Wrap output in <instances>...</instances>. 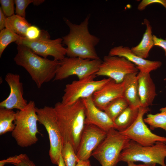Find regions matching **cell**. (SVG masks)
Masks as SVG:
<instances>
[{"mask_svg":"<svg viewBox=\"0 0 166 166\" xmlns=\"http://www.w3.org/2000/svg\"><path fill=\"white\" fill-rule=\"evenodd\" d=\"M139 70L134 64L123 57L105 56L98 71L95 74L97 76H105L117 83L123 82L127 75L138 73Z\"/></svg>","mask_w":166,"mask_h":166,"instance_id":"obj_11","label":"cell"},{"mask_svg":"<svg viewBox=\"0 0 166 166\" xmlns=\"http://www.w3.org/2000/svg\"><path fill=\"white\" fill-rule=\"evenodd\" d=\"M154 3L162 5L166 10V0H143L138 5L137 9L142 10L145 9L148 5Z\"/></svg>","mask_w":166,"mask_h":166,"instance_id":"obj_32","label":"cell"},{"mask_svg":"<svg viewBox=\"0 0 166 166\" xmlns=\"http://www.w3.org/2000/svg\"><path fill=\"white\" fill-rule=\"evenodd\" d=\"M139 108L127 107L114 121L115 129L121 132L130 126L137 118Z\"/></svg>","mask_w":166,"mask_h":166,"instance_id":"obj_21","label":"cell"},{"mask_svg":"<svg viewBox=\"0 0 166 166\" xmlns=\"http://www.w3.org/2000/svg\"><path fill=\"white\" fill-rule=\"evenodd\" d=\"M36 108L34 102L30 101L24 109L16 112L15 127L11 135L18 145L21 147L30 146L38 140L37 135L39 132Z\"/></svg>","mask_w":166,"mask_h":166,"instance_id":"obj_4","label":"cell"},{"mask_svg":"<svg viewBox=\"0 0 166 166\" xmlns=\"http://www.w3.org/2000/svg\"><path fill=\"white\" fill-rule=\"evenodd\" d=\"M144 23L146 26V30L143 38L138 45L131 48L132 52L136 55L145 59L149 56V52L154 46L152 27L149 21L145 18Z\"/></svg>","mask_w":166,"mask_h":166,"instance_id":"obj_20","label":"cell"},{"mask_svg":"<svg viewBox=\"0 0 166 166\" xmlns=\"http://www.w3.org/2000/svg\"><path fill=\"white\" fill-rule=\"evenodd\" d=\"M0 7L6 17H9L14 15V0H0Z\"/></svg>","mask_w":166,"mask_h":166,"instance_id":"obj_30","label":"cell"},{"mask_svg":"<svg viewBox=\"0 0 166 166\" xmlns=\"http://www.w3.org/2000/svg\"><path fill=\"white\" fill-rule=\"evenodd\" d=\"M36 112L38 122L44 126L48 133L50 143L49 153L51 162L58 165L63 144L54 108L49 106L37 107Z\"/></svg>","mask_w":166,"mask_h":166,"instance_id":"obj_7","label":"cell"},{"mask_svg":"<svg viewBox=\"0 0 166 166\" xmlns=\"http://www.w3.org/2000/svg\"><path fill=\"white\" fill-rule=\"evenodd\" d=\"M124 86L123 82L117 83L111 79L92 96L95 105L104 111L107 105L111 101L118 97L123 96Z\"/></svg>","mask_w":166,"mask_h":166,"instance_id":"obj_16","label":"cell"},{"mask_svg":"<svg viewBox=\"0 0 166 166\" xmlns=\"http://www.w3.org/2000/svg\"><path fill=\"white\" fill-rule=\"evenodd\" d=\"M137 77L141 107H148L157 95L155 85L149 73L139 72Z\"/></svg>","mask_w":166,"mask_h":166,"instance_id":"obj_18","label":"cell"},{"mask_svg":"<svg viewBox=\"0 0 166 166\" xmlns=\"http://www.w3.org/2000/svg\"><path fill=\"white\" fill-rule=\"evenodd\" d=\"M61 153L65 166H76L79 160L71 144L69 142L64 144Z\"/></svg>","mask_w":166,"mask_h":166,"instance_id":"obj_27","label":"cell"},{"mask_svg":"<svg viewBox=\"0 0 166 166\" xmlns=\"http://www.w3.org/2000/svg\"><path fill=\"white\" fill-rule=\"evenodd\" d=\"M16 112L12 109L0 108V135L12 132L15 127L13 123L15 120Z\"/></svg>","mask_w":166,"mask_h":166,"instance_id":"obj_23","label":"cell"},{"mask_svg":"<svg viewBox=\"0 0 166 166\" xmlns=\"http://www.w3.org/2000/svg\"><path fill=\"white\" fill-rule=\"evenodd\" d=\"M156 164L155 163H144L137 165V166H156Z\"/></svg>","mask_w":166,"mask_h":166,"instance_id":"obj_38","label":"cell"},{"mask_svg":"<svg viewBox=\"0 0 166 166\" xmlns=\"http://www.w3.org/2000/svg\"><path fill=\"white\" fill-rule=\"evenodd\" d=\"M102 61L100 59L91 60L65 57L59 61L53 80H61L72 75L76 76L78 79H81L95 74Z\"/></svg>","mask_w":166,"mask_h":166,"instance_id":"obj_8","label":"cell"},{"mask_svg":"<svg viewBox=\"0 0 166 166\" xmlns=\"http://www.w3.org/2000/svg\"><path fill=\"white\" fill-rule=\"evenodd\" d=\"M5 80L9 86L10 91L6 98L0 103V107L9 109H24L28 103L23 97V84L20 81V76L18 74L8 73Z\"/></svg>","mask_w":166,"mask_h":166,"instance_id":"obj_14","label":"cell"},{"mask_svg":"<svg viewBox=\"0 0 166 166\" xmlns=\"http://www.w3.org/2000/svg\"><path fill=\"white\" fill-rule=\"evenodd\" d=\"M160 112L156 114H149L144 119L145 123L150 126L151 129L160 128L166 132V105L160 109Z\"/></svg>","mask_w":166,"mask_h":166,"instance_id":"obj_25","label":"cell"},{"mask_svg":"<svg viewBox=\"0 0 166 166\" xmlns=\"http://www.w3.org/2000/svg\"><path fill=\"white\" fill-rule=\"evenodd\" d=\"M109 55L112 56L123 57L135 65L140 72L149 73L159 68L162 62L158 61H150L142 58L136 55L127 46L119 45L111 49Z\"/></svg>","mask_w":166,"mask_h":166,"instance_id":"obj_17","label":"cell"},{"mask_svg":"<svg viewBox=\"0 0 166 166\" xmlns=\"http://www.w3.org/2000/svg\"><path fill=\"white\" fill-rule=\"evenodd\" d=\"M30 26L25 18L14 14L6 18L5 28L25 38L27 29Z\"/></svg>","mask_w":166,"mask_h":166,"instance_id":"obj_22","label":"cell"},{"mask_svg":"<svg viewBox=\"0 0 166 166\" xmlns=\"http://www.w3.org/2000/svg\"><path fill=\"white\" fill-rule=\"evenodd\" d=\"M76 166H91L90 161L89 160H79Z\"/></svg>","mask_w":166,"mask_h":166,"instance_id":"obj_35","label":"cell"},{"mask_svg":"<svg viewBox=\"0 0 166 166\" xmlns=\"http://www.w3.org/2000/svg\"><path fill=\"white\" fill-rule=\"evenodd\" d=\"M89 15L87 16L79 24L65 19L69 32L62 38V42L66 46V55L68 57L91 60L100 59L95 49L100 39L89 31Z\"/></svg>","mask_w":166,"mask_h":166,"instance_id":"obj_2","label":"cell"},{"mask_svg":"<svg viewBox=\"0 0 166 166\" xmlns=\"http://www.w3.org/2000/svg\"><path fill=\"white\" fill-rule=\"evenodd\" d=\"M128 166H137V165L135 164L134 162H129L127 163Z\"/></svg>","mask_w":166,"mask_h":166,"instance_id":"obj_39","label":"cell"},{"mask_svg":"<svg viewBox=\"0 0 166 166\" xmlns=\"http://www.w3.org/2000/svg\"><path fill=\"white\" fill-rule=\"evenodd\" d=\"M107 132L93 124H85L76 155L79 160H89L93 152L106 136Z\"/></svg>","mask_w":166,"mask_h":166,"instance_id":"obj_13","label":"cell"},{"mask_svg":"<svg viewBox=\"0 0 166 166\" xmlns=\"http://www.w3.org/2000/svg\"><path fill=\"white\" fill-rule=\"evenodd\" d=\"M137 74L134 73L127 75L123 81V97L127 101L129 106L132 108L141 107L139 94Z\"/></svg>","mask_w":166,"mask_h":166,"instance_id":"obj_19","label":"cell"},{"mask_svg":"<svg viewBox=\"0 0 166 166\" xmlns=\"http://www.w3.org/2000/svg\"><path fill=\"white\" fill-rule=\"evenodd\" d=\"M7 164H12L15 166H36L25 154L10 157L0 161V166H4Z\"/></svg>","mask_w":166,"mask_h":166,"instance_id":"obj_28","label":"cell"},{"mask_svg":"<svg viewBox=\"0 0 166 166\" xmlns=\"http://www.w3.org/2000/svg\"><path fill=\"white\" fill-rule=\"evenodd\" d=\"M34 0H15L16 14L25 18L26 10L28 6L33 3Z\"/></svg>","mask_w":166,"mask_h":166,"instance_id":"obj_29","label":"cell"},{"mask_svg":"<svg viewBox=\"0 0 166 166\" xmlns=\"http://www.w3.org/2000/svg\"><path fill=\"white\" fill-rule=\"evenodd\" d=\"M153 40L154 45L159 46L163 49L165 52V55L166 57V38L163 39L158 38L156 35H153Z\"/></svg>","mask_w":166,"mask_h":166,"instance_id":"obj_33","label":"cell"},{"mask_svg":"<svg viewBox=\"0 0 166 166\" xmlns=\"http://www.w3.org/2000/svg\"><path fill=\"white\" fill-rule=\"evenodd\" d=\"M41 33L42 30L38 27L31 25L27 29L25 38L30 40H35L39 38Z\"/></svg>","mask_w":166,"mask_h":166,"instance_id":"obj_31","label":"cell"},{"mask_svg":"<svg viewBox=\"0 0 166 166\" xmlns=\"http://www.w3.org/2000/svg\"><path fill=\"white\" fill-rule=\"evenodd\" d=\"M128 106L127 101L122 96L111 101L107 105L104 111L114 122L116 118Z\"/></svg>","mask_w":166,"mask_h":166,"instance_id":"obj_24","label":"cell"},{"mask_svg":"<svg viewBox=\"0 0 166 166\" xmlns=\"http://www.w3.org/2000/svg\"><path fill=\"white\" fill-rule=\"evenodd\" d=\"M130 140L115 129L112 128L107 132L106 136L92 156L101 166H116L121 152Z\"/></svg>","mask_w":166,"mask_h":166,"instance_id":"obj_6","label":"cell"},{"mask_svg":"<svg viewBox=\"0 0 166 166\" xmlns=\"http://www.w3.org/2000/svg\"><path fill=\"white\" fill-rule=\"evenodd\" d=\"M149 110L148 107H140L138 115L135 121L127 128L119 132L143 146H152L158 142L166 144V137L153 133L145 124L143 117Z\"/></svg>","mask_w":166,"mask_h":166,"instance_id":"obj_12","label":"cell"},{"mask_svg":"<svg viewBox=\"0 0 166 166\" xmlns=\"http://www.w3.org/2000/svg\"><path fill=\"white\" fill-rule=\"evenodd\" d=\"M61 38L51 39L48 32L42 30L41 35L38 39L30 40L23 38L15 43L28 47L34 53L43 57L47 58L48 56H51L54 59L60 61L65 57L66 53Z\"/></svg>","mask_w":166,"mask_h":166,"instance_id":"obj_9","label":"cell"},{"mask_svg":"<svg viewBox=\"0 0 166 166\" xmlns=\"http://www.w3.org/2000/svg\"><path fill=\"white\" fill-rule=\"evenodd\" d=\"M53 108L63 144L69 142L77 153L85 126V108L81 99L70 105L57 102Z\"/></svg>","mask_w":166,"mask_h":166,"instance_id":"obj_1","label":"cell"},{"mask_svg":"<svg viewBox=\"0 0 166 166\" xmlns=\"http://www.w3.org/2000/svg\"><path fill=\"white\" fill-rule=\"evenodd\" d=\"M81 99L85 108V124L95 125L107 132L112 128L115 129L114 122L104 111L95 105L92 96Z\"/></svg>","mask_w":166,"mask_h":166,"instance_id":"obj_15","label":"cell"},{"mask_svg":"<svg viewBox=\"0 0 166 166\" xmlns=\"http://www.w3.org/2000/svg\"><path fill=\"white\" fill-rule=\"evenodd\" d=\"M6 18L0 7V30L5 28Z\"/></svg>","mask_w":166,"mask_h":166,"instance_id":"obj_34","label":"cell"},{"mask_svg":"<svg viewBox=\"0 0 166 166\" xmlns=\"http://www.w3.org/2000/svg\"><path fill=\"white\" fill-rule=\"evenodd\" d=\"M166 157V144L158 142L152 146H145L130 140L121 152L119 162L127 163L140 161L166 166L164 161Z\"/></svg>","mask_w":166,"mask_h":166,"instance_id":"obj_5","label":"cell"},{"mask_svg":"<svg viewBox=\"0 0 166 166\" xmlns=\"http://www.w3.org/2000/svg\"><path fill=\"white\" fill-rule=\"evenodd\" d=\"M96 76L92 75L66 85L61 102L65 105H70L79 100L92 96L111 79L108 78L96 81L94 79Z\"/></svg>","mask_w":166,"mask_h":166,"instance_id":"obj_10","label":"cell"},{"mask_svg":"<svg viewBox=\"0 0 166 166\" xmlns=\"http://www.w3.org/2000/svg\"><path fill=\"white\" fill-rule=\"evenodd\" d=\"M23 37L13 32L10 30L5 28L0 32V57L7 46L10 43L16 42Z\"/></svg>","mask_w":166,"mask_h":166,"instance_id":"obj_26","label":"cell"},{"mask_svg":"<svg viewBox=\"0 0 166 166\" xmlns=\"http://www.w3.org/2000/svg\"><path fill=\"white\" fill-rule=\"evenodd\" d=\"M44 1L43 0H34L33 3L34 5L38 6L43 3Z\"/></svg>","mask_w":166,"mask_h":166,"instance_id":"obj_37","label":"cell"},{"mask_svg":"<svg viewBox=\"0 0 166 166\" xmlns=\"http://www.w3.org/2000/svg\"><path fill=\"white\" fill-rule=\"evenodd\" d=\"M17 45V53L14 60L16 64L27 71L38 88L44 83L53 80L59 61L41 57L28 47Z\"/></svg>","mask_w":166,"mask_h":166,"instance_id":"obj_3","label":"cell"},{"mask_svg":"<svg viewBox=\"0 0 166 166\" xmlns=\"http://www.w3.org/2000/svg\"><path fill=\"white\" fill-rule=\"evenodd\" d=\"M58 166H65L61 153L60 156L59 161L58 164Z\"/></svg>","mask_w":166,"mask_h":166,"instance_id":"obj_36","label":"cell"}]
</instances>
